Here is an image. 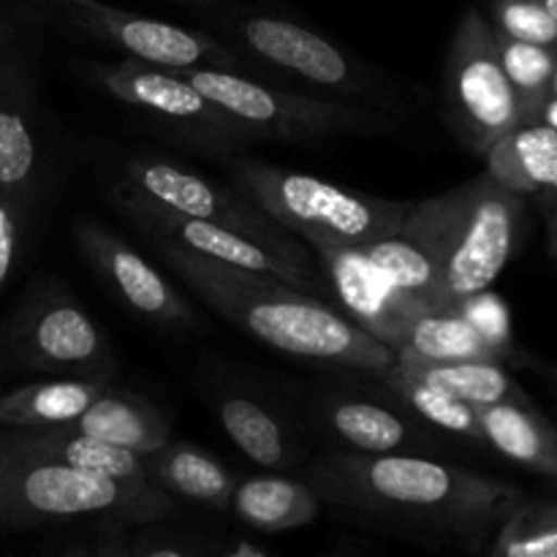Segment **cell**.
Instances as JSON below:
<instances>
[{"label":"cell","instance_id":"obj_1","mask_svg":"<svg viewBox=\"0 0 557 557\" xmlns=\"http://www.w3.org/2000/svg\"><path fill=\"white\" fill-rule=\"evenodd\" d=\"M308 484L326 504L482 542L525 498L487 473L430 457L332 451L310 466Z\"/></svg>","mask_w":557,"mask_h":557},{"label":"cell","instance_id":"obj_2","mask_svg":"<svg viewBox=\"0 0 557 557\" xmlns=\"http://www.w3.org/2000/svg\"><path fill=\"white\" fill-rule=\"evenodd\" d=\"M147 237L196 297L264 346L324 368L362 370L381 379L395 364L397 354L389 346L359 330L326 299L277 277L212 261L169 239Z\"/></svg>","mask_w":557,"mask_h":557},{"label":"cell","instance_id":"obj_3","mask_svg":"<svg viewBox=\"0 0 557 557\" xmlns=\"http://www.w3.org/2000/svg\"><path fill=\"white\" fill-rule=\"evenodd\" d=\"M525 201L479 174L457 188L408 205L400 234L428 253L438 272L446 308L487 292L520 243Z\"/></svg>","mask_w":557,"mask_h":557},{"label":"cell","instance_id":"obj_4","mask_svg":"<svg viewBox=\"0 0 557 557\" xmlns=\"http://www.w3.org/2000/svg\"><path fill=\"white\" fill-rule=\"evenodd\" d=\"M174 515V500L158 484H128L25 455L0 428V528H30L103 517L156 522Z\"/></svg>","mask_w":557,"mask_h":557},{"label":"cell","instance_id":"obj_5","mask_svg":"<svg viewBox=\"0 0 557 557\" xmlns=\"http://www.w3.org/2000/svg\"><path fill=\"white\" fill-rule=\"evenodd\" d=\"M228 172L239 194L310 245L362 248L395 237L408 212V201L354 194L326 180L286 172L253 158H237Z\"/></svg>","mask_w":557,"mask_h":557},{"label":"cell","instance_id":"obj_6","mask_svg":"<svg viewBox=\"0 0 557 557\" xmlns=\"http://www.w3.org/2000/svg\"><path fill=\"white\" fill-rule=\"evenodd\" d=\"M201 96L237 120L253 139L321 141L341 134H379L384 114L354 101L281 90L223 69H177Z\"/></svg>","mask_w":557,"mask_h":557},{"label":"cell","instance_id":"obj_7","mask_svg":"<svg viewBox=\"0 0 557 557\" xmlns=\"http://www.w3.org/2000/svg\"><path fill=\"white\" fill-rule=\"evenodd\" d=\"M446 107L457 136L484 156L490 147L522 123L520 96L504 74L498 49H495V27L476 9H468L457 22L449 54L444 69Z\"/></svg>","mask_w":557,"mask_h":557},{"label":"cell","instance_id":"obj_8","mask_svg":"<svg viewBox=\"0 0 557 557\" xmlns=\"http://www.w3.org/2000/svg\"><path fill=\"white\" fill-rule=\"evenodd\" d=\"M49 16L76 36L96 38L120 49L128 60L158 69H223L239 71L243 63L221 41L172 22L114 9L101 0H44Z\"/></svg>","mask_w":557,"mask_h":557},{"label":"cell","instance_id":"obj_9","mask_svg":"<svg viewBox=\"0 0 557 557\" xmlns=\"http://www.w3.org/2000/svg\"><path fill=\"white\" fill-rule=\"evenodd\" d=\"M125 174H128L134 194L145 196L147 201L163 207V210L226 226L277 250V253L305 256L297 239L281 234V223L264 215L239 190L221 188L190 169L177 166L172 161H156V158H136L125 166Z\"/></svg>","mask_w":557,"mask_h":557},{"label":"cell","instance_id":"obj_10","mask_svg":"<svg viewBox=\"0 0 557 557\" xmlns=\"http://www.w3.org/2000/svg\"><path fill=\"white\" fill-rule=\"evenodd\" d=\"M96 79L117 101L174 123L190 136L194 145L205 147V150L226 156L253 139L237 120L207 101L177 71L158 69V65L139 63V60H123V63L101 65L96 71Z\"/></svg>","mask_w":557,"mask_h":557},{"label":"cell","instance_id":"obj_11","mask_svg":"<svg viewBox=\"0 0 557 557\" xmlns=\"http://www.w3.org/2000/svg\"><path fill=\"white\" fill-rule=\"evenodd\" d=\"M117 207L139 232L169 239V243L180 245L185 250H194L199 256H207L212 261L277 277V281L288 283V286L299 288V292L315 294V297L324 288V283L319 281L315 270L310 267L308 256L277 253V250L267 248V245L256 243V239L245 237L239 232H232L226 226L169 212L147 201L145 196L134 194L131 188L120 190Z\"/></svg>","mask_w":557,"mask_h":557},{"label":"cell","instance_id":"obj_12","mask_svg":"<svg viewBox=\"0 0 557 557\" xmlns=\"http://www.w3.org/2000/svg\"><path fill=\"white\" fill-rule=\"evenodd\" d=\"M237 41L264 63L305 79L308 85L324 87L346 98H368L381 90L364 65L348 58L330 38L319 36L299 22L270 14L243 16L237 25Z\"/></svg>","mask_w":557,"mask_h":557},{"label":"cell","instance_id":"obj_13","mask_svg":"<svg viewBox=\"0 0 557 557\" xmlns=\"http://www.w3.org/2000/svg\"><path fill=\"white\" fill-rule=\"evenodd\" d=\"M313 250L335 292L341 313L395 354L400 351L413 321L428 310L400 292L362 248L313 245Z\"/></svg>","mask_w":557,"mask_h":557},{"label":"cell","instance_id":"obj_14","mask_svg":"<svg viewBox=\"0 0 557 557\" xmlns=\"http://www.w3.org/2000/svg\"><path fill=\"white\" fill-rule=\"evenodd\" d=\"M16 359L27 368L103 379L112 370L109 343L96 321L65 297L33 299L14 324Z\"/></svg>","mask_w":557,"mask_h":557},{"label":"cell","instance_id":"obj_15","mask_svg":"<svg viewBox=\"0 0 557 557\" xmlns=\"http://www.w3.org/2000/svg\"><path fill=\"white\" fill-rule=\"evenodd\" d=\"M74 237L87 264L114 288V294L131 310L161 326L194 324L190 305L169 286L166 277L150 261L141 259L123 239L92 221L76 223Z\"/></svg>","mask_w":557,"mask_h":557},{"label":"cell","instance_id":"obj_16","mask_svg":"<svg viewBox=\"0 0 557 557\" xmlns=\"http://www.w3.org/2000/svg\"><path fill=\"white\" fill-rule=\"evenodd\" d=\"M38 141L30 120V79L20 52L0 38V194L30 199Z\"/></svg>","mask_w":557,"mask_h":557},{"label":"cell","instance_id":"obj_17","mask_svg":"<svg viewBox=\"0 0 557 557\" xmlns=\"http://www.w3.org/2000/svg\"><path fill=\"white\" fill-rule=\"evenodd\" d=\"M5 438L22 449L25 455L41 457V460L60 462V466L76 468V471L96 473V476L117 479L128 484H156L145 466V457L128 449L98 441L92 435L74 433L69 428L49 430H5Z\"/></svg>","mask_w":557,"mask_h":557},{"label":"cell","instance_id":"obj_18","mask_svg":"<svg viewBox=\"0 0 557 557\" xmlns=\"http://www.w3.org/2000/svg\"><path fill=\"white\" fill-rule=\"evenodd\" d=\"M487 174L517 196H542L557 201V134L542 120L522 123L487 152Z\"/></svg>","mask_w":557,"mask_h":557},{"label":"cell","instance_id":"obj_19","mask_svg":"<svg viewBox=\"0 0 557 557\" xmlns=\"http://www.w3.org/2000/svg\"><path fill=\"white\" fill-rule=\"evenodd\" d=\"M476 411L484 444L506 460L557 482V428L531 406V400H506Z\"/></svg>","mask_w":557,"mask_h":557},{"label":"cell","instance_id":"obj_20","mask_svg":"<svg viewBox=\"0 0 557 557\" xmlns=\"http://www.w3.org/2000/svg\"><path fill=\"white\" fill-rule=\"evenodd\" d=\"M109 389L107 379H54L16 386L0 397V428L5 430H49L65 428Z\"/></svg>","mask_w":557,"mask_h":557},{"label":"cell","instance_id":"obj_21","mask_svg":"<svg viewBox=\"0 0 557 557\" xmlns=\"http://www.w3.org/2000/svg\"><path fill=\"white\" fill-rule=\"evenodd\" d=\"M65 428L107 441V444L128 449L139 457H150L152 451L163 449L172 441L169 438V422L158 408L139 400V397L114 395L112 389L96 397L92 406Z\"/></svg>","mask_w":557,"mask_h":557},{"label":"cell","instance_id":"obj_22","mask_svg":"<svg viewBox=\"0 0 557 557\" xmlns=\"http://www.w3.org/2000/svg\"><path fill=\"white\" fill-rule=\"evenodd\" d=\"M232 509L245 525L264 533L297 531L321 511V498L308 482L286 476L245 479L234 487Z\"/></svg>","mask_w":557,"mask_h":557},{"label":"cell","instance_id":"obj_23","mask_svg":"<svg viewBox=\"0 0 557 557\" xmlns=\"http://www.w3.org/2000/svg\"><path fill=\"white\" fill-rule=\"evenodd\" d=\"M150 479L169 495H180L210 509H228L234 495V479L221 462L205 449L190 444H172L145 457Z\"/></svg>","mask_w":557,"mask_h":557},{"label":"cell","instance_id":"obj_24","mask_svg":"<svg viewBox=\"0 0 557 557\" xmlns=\"http://www.w3.org/2000/svg\"><path fill=\"white\" fill-rule=\"evenodd\" d=\"M397 368L449 395L460 397L462 403L473 408L495 406V403L520 400L525 403L528 395L520 389L515 379L506 373L500 359H462V362H428L413 354L397 351Z\"/></svg>","mask_w":557,"mask_h":557},{"label":"cell","instance_id":"obj_25","mask_svg":"<svg viewBox=\"0 0 557 557\" xmlns=\"http://www.w3.org/2000/svg\"><path fill=\"white\" fill-rule=\"evenodd\" d=\"M400 351L428 362H462V359H500L484 337L473 330L460 308L428 310L413 321ZM504 362V359H500Z\"/></svg>","mask_w":557,"mask_h":557},{"label":"cell","instance_id":"obj_26","mask_svg":"<svg viewBox=\"0 0 557 557\" xmlns=\"http://www.w3.org/2000/svg\"><path fill=\"white\" fill-rule=\"evenodd\" d=\"M326 419L354 451L362 455H395L411 446V428L384 406L370 400H335L326 406Z\"/></svg>","mask_w":557,"mask_h":557},{"label":"cell","instance_id":"obj_27","mask_svg":"<svg viewBox=\"0 0 557 557\" xmlns=\"http://www.w3.org/2000/svg\"><path fill=\"white\" fill-rule=\"evenodd\" d=\"M386 386L397 395V400L417 413L422 422L433 424V428L444 430V433L457 435L466 441H484L482 422H479V411L460 397L449 395V392L438 389V386L428 384V381L417 379V375L406 373L403 368L392 364L389 373L384 375Z\"/></svg>","mask_w":557,"mask_h":557},{"label":"cell","instance_id":"obj_28","mask_svg":"<svg viewBox=\"0 0 557 557\" xmlns=\"http://www.w3.org/2000/svg\"><path fill=\"white\" fill-rule=\"evenodd\" d=\"M223 430L248 460L261 468H286L292 462L286 430L261 403L248 397H226L218 406Z\"/></svg>","mask_w":557,"mask_h":557},{"label":"cell","instance_id":"obj_29","mask_svg":"<svg viewBox=\"0 0 557 557\" xmlns=\"http://www.w3.org/2000/svg\"><path fill=\"white\" fill-rule=\"evenodd\" d=\"M362 250L413 302L422 305L424 310H446L438 272L419 245H413L411 239L397 232L395 237L362 245Z\"/></svg>","mask_w":557,"mask_h":557},{"label":"cell","instance_id":"obj_30","mask_svg":"<svg viewBox=\"0 0 557 557\" xmlns=\"http://www.w3.org/2000/svg\"><path fill=\"white\" fill-rule=\"evenodd\" d=\"M495 49H498L504 74L509 76L511 87L520 96L522 112L528 123L539 120L544 101L553 92V76L557 69V49L542 44L517 41L495 30Z\"/></svg>","mask_w":557,"mask_h":557},{"label":"cell","instance_id":"obj_31","mask_svg":"<svg viewBox=\"0 0 557 557\" xmlns=\"http://www.w3.org/2000/svg\"><path fill=\"white\" fill-rule=\"evenodd\" d=\"M490 557H557V500L522 498L495 531Z\"/></svg>","mask_w":557,"mask_h":557},{"label":"cell","instance_id":"obj_32","mask_svg":"<svg viewBox=\"0 0 557 557\" xmlns=\"http://www.w3.org/2000/svg\"><path fill=\"white\" fill-rule=\"evenodd\" d=\"M493 20L504 36L557 49V22L544 0H495Z\"/></svg>","mask_w":557,"mask_h":557},{"label":"cell","instance_id":"obj_33","mask_svg":"<svg viewBox=\"0 0 557 557\" xmlns=\"http://www.w3.org/2000/svg\"><path fill=\"white\" fill-rule=\"evenodd\" d=\"M462 315L473 324V330L484 337L490 348L498 354L500 359L511 351V321H509V308L504 305V299L498 294L479 292L473 297H468L460 305Z\"/></svg>","mask_w":557,"mask_h":557},{"label":"cell","instance_id":"obj_34","mask_svg":"<svg viewBox=\"0 0 557 557\" xmlns=\"http://www.w3.org/2000/svg\"><path fill=\"white\" fill-rule=\"evenodd\" d=\"M27 201L11 194H0V288L9 283L14 272L22 243V221H25Z\"/></svg>","mask_w":557,"mask_h":557},{"label":"cell","instance_id":"obj_35","mask_svg":"<svg viewBox=\"0 0 557 557\" xmlns=\"http://www.w3.org/2000/svg\"><path fill=\"white\" fill-rule=\"evenodd\" d=\"M90 557H131V555L117 536H109L103 539V542H98V547L92 549Z\"/></svg>","mask_w":557,"mask_h":557},{"label":"cell","instance_id":"obj_36","mask_svg":"<svg viewBox=\"0 0 557 557\" xmlns=\"http://www.w3.org/2000/svg\"><path fill=\"white\" fill-rule=\"evenodd\" d=\"M539 120H542L544 125H549V128L557 134V96H553V92H549V98L544 101L542 112H539Z\"/></svg>","mask_w":557,"mask_h":557},{"label":"cell","instance_id":"obj_37","mask_svg":"<svg viewBox=\"0 0 557 557\" xmlns=\"http://www.w3.org/2000/svg\"><path fill=\"white\" fill-rule=\"evenodd\" d=\"M228 557H264V555H261L259 549H253V547H250V544H239V547L234 549V553L228 555Z\"/></svg>","mask_w":557,"mask_h":557},{"label":"cell","instance_id":"obj_38","mask_svg":"<svg viewBox=\"0 0 557 557\" xmlns=\"http://www.w3.org/2000/svg\"><path fill=\"white\" fill-rule=\"evenodd\" d=\"M145 557H188V555L180 553V549L174 547H161V549H152V553H147Z\"/></svg>","mask_w":557,"mask_h":557},{"label":"cell","instance_id":"obj_39","mask_svg":"<svg viewBox=\"0 0 557 557\" xmlns=\"http://www.w3.org/2000/svg\"><path fill=\"white\" fill-rule=\"evenodd\" d=\"M54 557H90V553H87L85 547H71V549H65V553H60Z\"/></svg>","mask_w":557,"mask_h":557},{"label":"cell","instance_id":"obj_40","mask_svg":"<svg viewBox=\"0 0 557 557\" xmlns=\"http://www.w3.org/2000/svg\"><path fill=\"white\" fill-rule=\"evenodd\" d=\"M553 245L557 250V201L553 205Z\"/></svg>","mask_w":557,"mask_h":557},{"label":"cell","instance_id":"obj_41","mask_svg":"<svg viewBox=\"0 0 557 557\" xmlns=\"http://www.w3.org/2000/svg\"><path fill=\"white\" fill-rule=\"evenodd\" d=\"M544 5H547L549 14H553L555 22H557V0H544Z\"/></svg>","mask_w":557,"mask_h":557},{"label":"cell","instance_id":"obj_42","mask_svg":"<svg viewBox=\"0 0 557 557\" xmlns=\"http://www.w3.org/2000/svg\"><path fill=\"white\" fill-rule=\"evenodd\" d=\"M553 96H557V69H555V76H553Z\"/></svg>","mask_w":557,"mask_h":557}]
</instances>
